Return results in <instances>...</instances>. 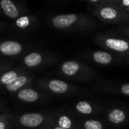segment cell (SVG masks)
Here are the masks:
<instances>
[{"mask_svg": "<svg viewBox=\"0 0 129 129\" xmlns=\"http://www.w3.org/2000/svg\"><path fill=\"white\" fill-rule=\"evenodd\" d=\"M50 27L64 32H87L96 29L97 23L93 18L81 14L56 15L48 20Z\"/></svg>", "mask_w": 129, "mask_h": 129, "instance_id": "obj_1", "label": "cell"}, {"mask_svg": "<svg viewBox=\"0 0 129 129\" xmlns=\"http://www.w3.org/2000/svg\"><path fill=\"white\" fill-rule=\"evenodd\" d=\"M56 74L58 77L74 82H85L92 80L96 71L87 64L78 60H67L59 64Z\"/></svg>", "mask_w": 129, "mask_h": 129, "instance_id": "obj_2", "label": "cell"}, {"mask_svg": "<svg viewBox=\"0 0 129 129\" xmlns=\"http://www.w3.org/2000/svg\"><path fill=\"white\" fill-rule=\"evenodd\" d=\"M96 45L120 58H125L129 55V39L110 33H100L93 37Z\"/></svg>", "mask_w": 129, "mask_h": 129, "instance_id": "obj_3", "label": "cell"}, {"mask_svg": "<svg viewBox=\"0 0 129 129\" xmlns=\"http://www.w3.org/2000/svg\"><path fill=\"white\" fill-rule=\"evenodd\" d=\"M59 60L60 57L52 52L34 50L28 52L21 57L18 66L27 71L41 69L55 64Z\"/></svg>", "mask_w": 129, "mask_h": 129, "instance_id": "obj_4", "label": "cell"}, {"mask_svg": "<svg viewBox=\"0 0 129 129\" xmlns=\"http://www.w3.org/2000/svg\"><path fill=\"white\" fill-rule=\"evenodd\" d=\"M53 118V112H34L15 115L14 127L17 129H43Z\"/></svg>", "mask_w": 129, "mask_h": 129, "instance_id": "obj_5", "label": "cell"}, {"mask_svg": "<svg viewBox=\"0 0 129 129\" xmlns=\"http://www.w3.org/2000/svg\"><path fill=\"white\" fill-rule=\"evenodd\" d=\"M36 87L58 96H72L80 93L82 90L77 85L60 79H38L35 81Z\"/></svg>", "mask_w": 129, "mask_h": 129, "instance_id": "obj_6", "label": "cell"}, {"mask_svg": "<svg viewBox=\"0 0 129 129\" xmlns=\"http://www.w3.org/2000/svg\"><path fill=\"white\" fill-rule=\"evenodd\" d=\"M93 14L100 21L107 24H120L129 21L127 12L115 4L98 5L93 10Z\"/></svg>", "mask_w": 129, "mask_h": 129, "instance_id": "obj_7", "label": "cell"}, {"mask_svg": "<svg viewBox=\"0 0 129 129\" xmlns=\"http://www.w3.org/2000/svg\"><path fill=\"white\" fill-rule=\"evenodd\" d=\"M30 51V46L26 43L14 40H0V57L18 58Z\"/></svg>", "mask_w": 129, "mask_h": 129, "instance_id": "obj_8", "label": "cell"}, {"mask_svg": "<svg viewBox=\"0 0 129 129\" xmlns=\"http://www.w3.org/2000/svg\"><path fill=\"white\" fill-rule=\"evenodd\" d=\"M81 56L91 63L99 64L101 66H111L121 63V58L106 50H96L84 52Z\"/></svg>", "mask_w": 129, "mask_h": 129, "instance_id": "obj_9", "label": "cell"}, {"mask_svg": "<svg viewBox=\"0 0 129 129\" xmlns=\"http://www.w3.org/2000/svg\"><path fill=\"white\" fill-rule=\"evenodd\" d=\"M12 96L18 101L28 104L43 103L49 97V93L38 88H34L31 86L21 89Z\"/></svg>", "mask_w": 129, "mask_h": 129, "instance_id": "obj_10", "label": "cell"}, {"mask_svg": "<svg viewBox=\"0 0 129 129\" xmlns=\"http://www.w3.org/2000/svg\"><path fill=\"white\" fill-rule=\"evenodd\" d=\"M28 14V10L18 0H0V15L15 20L18 18Z\"/></svg>", "mask_w": 129, "mask_h": 129, "instance_id": "obj_11", "label": "cell"}, {"mask_svg": "<svg viewBox=\"0 0 129 129\" xmlns=\"http://www.w3.org/2000/svg\"><path fill=\"white\" fill-rule=\"evenodd\" d=\"M34 81V75L30 72V71H27L21 75H20L18 78H16L13 82L6 86L2 90L6 91L12 95H14L18 91L21 89L31 86Z\"/></svg>", "mask_w": 129, "mask_h": 129, "instance_id": "obj_12", "label": "cell"}, {"mask_svg": "<svg viewBox=\"0 0 129 129\" xmlns=\"http://www.w3.org/2000/svg\"><path fill=\"white\" fill-rule=\"evenodd\" d=\"M37 23L36 18L30 14L24 15L15 20H13L11 24V27L17 32H27L31 30Z\"/></svg>", "mask_w": 129, "mask_h": 129, "instance_id": "obj_13", "label": "cell"}, {"mask_svg": "<svg viewBox=\"0 0 129 129\" xmlns=\"http://www.w3.org/2000/svg\"><path fill=\"white\" fill-rule=\"evenodd\" d=\"M106 118L109 123L113 126H121L125 124L128 119V111L123 108H113L108 111Z\"/></svg>", "mask_w": 129, "mask_h": 129, "instance_id": "obj_14", "label": "cell"}, {"mask_svg": "<svg viewBox=\"0 0 129 129\" xmlns=\"http://www.w3.org/2000/svg\"><path fill=\"white\" fill-rule=\"evenodd\" d=\"M74 109L78 115L90 116L100 113L102 111V107L98 104L87 100H81L75 104Z\"/></svg>", "mask_w": 129, "mask_h": 129, "instance_id": "obj_15", "label": "cell"}, {"mask_svg": "<svg viewBox=\"0 0 129 129\" xmlns=\"http://www.w3.org/2000/svg\"><path fill=\"white\" fill-rule=\"evenodd\" d=\"M96 90L103 93H113L129 96V83L124 84H103L96 86Z\"/></svg>", "mask_w": 129, "mask_h": 129, "instance_id": "obj_16", "label": "cell"}, {"mask_svg": "<svg viewBox=\"0 0 129 129\" xmlns=\"http://www.w3.org/2000/svg\"><path fill=\"white\" fill-rule=\"evenodd\" d=\"M55 121L58 125L66 129H80V124L76 121L74 116H72L70 114L57 112H53Z\"/></svg>", "mask_w": 129, "mask_h": 129, "instance_id": "obj_17", "label": "cell"}, {"mask_svg": "<svg viewBox=\"0 0 129 129\" xmlns=\"http://www.w3.org/2000/svg\"><path fill=\"white\" fill-rule=\"evenodd\" d=\"M27 70L24 69L20 66H18L15 68H12L2 75H0V90H3L6 86L9 85L12 82H13L16 78H18L20 75L26 72Z\"/></svg>", "mask_w": 129, "mask_h": 129, "instance_id": "obj_18", "label": "cell"}, {"mask_svg": "<svg viewBox=\"0 0 129 129\" xmlns=\"http://www.w3.org/2000/svg\"><path fill=\"white\" fill-rule=\"evenodd\" d=\"M15 115L6 111L0 115V129H12L14 127Z\"/></svg>", "mask_w": 129, "mask_h": 129, "instance_id": "obj_19", "label": "cell"}, {"mask_svg": "<svg viewBox=\"0 0 129 129\" xmlns=\"http://www.w3.org/2000/svg\"><path fill=\"white\" fill-rule=\"evenodd\" d=\"M83 129H106L103 123L100 120L87 119L82 123Z\"/></svg>", "mask_w": 129, "mask_h": 129, "instance_id": "obj_20", "label": "cell"}, {"mask_svg": "<svg viewBox=\"0 0 129 129\" xmlns=\"http://www.w3.org/2000/svg\"><path fill=\"white\" fill-rule=\"evenodd\" d=\"M14 66V62L8 59L0 58V75H2L6 71L10 69Z\"/></svg>", "mask_w": 129, "mask_h": 129, "instance_id": "obj_21", "label": "cell"}, {"mask_svg": "<svg viewBox=\"0 0 129 129\" xmlns=\"http://www.w3.org/2000/svg\"><path fill=\"white\" fill-rule=\"evenodd\" d=\"M43 129H66V128H63V127H60L59 125L57 124V123L55 121L54 113H53V118H52V120L46 126H45Z\"/></svg>", "mask_w": 129, "mask_h": 129, "instance_id": "obj_22", "label": "cell"}, {"mask_svg": "<svg viewBox=\"0 0 129 129\" xmlns=\"http://www.w3.org/2000/svg\"><path fill=\"white\" fill-rule=\"evenodd\" d=\"M119 6L121 7L126 12H127L129 9V0H121Z\"/></svg>", "mask_w": 129, "mask_h": 129, "instance_id": "obj_23", "label": "cell"}, {"mask_svg": "<svg viewBox=\"0 0 129 129\" xmlns=\"http://www.w3.org/2000/svg\"><path fill=\"white\" fill-rule=\"evenodd\" d=\"M8 110H6V105L5 103L2 101V100L0 99V115H1L2 113L6 112Z\"/></svg>", "mask_w": 129, "mask_h": 129, "instance_id": "obj_24", "label": "cell"}, {"mask_svg": "<svg viewBox=\"0 0 129 129\" xmlns=\"http://www.w3.org/2000/svg\"><path fill=\"white\" fill-rule=\"evenodd\" d=\"M6 29H7V24L3 21H0V33L3 32Z\"/></svg>", "mask_w": 129, "mask_h": 129, "instance_id": "obj_25", "label": "cell"}, {"mask_svg": "<svg viewBox=\"0 0 129 129\" xmlns=\"http://www.w3.org/2000/svg\"><path fill=\"white\" fill-rule=\"evenodd\" d=\"M88 1H89L90 3H94V4H96V6L106 3V0H88Z\"/></svg>", "mask_w": 129, "mask_h": 129, "instance_id": "obj_26", "label": "cell"}, {"mask_svg": "<svg viewBox=\"0 0 129 129\" xmlns=\"http://www.w3.org/2000/svg\"><path fill=\"white\" fill-rule=\"evenodd\" d=\"M120 30L127 37H129V27H123L120 28Z\"/></svg>", "mask_w": 129, "mask_h": 129, "instance_id": "obj_27", "label": "cell"}, {"mask_svg": "<svg viewBox=\"0 0 129 129\" xmlns=\"http://www.w3.org/2000/svg\"><path fill=\"white\" fill-rule=\"evenodd\" d=\"M106 3H111V4H115L119 6L121 0H106Z\"/></svg>", "mask_w": 129, "mask_h": 129, "instance_id": "obj_28", "label": "cell"}, {"mask_svg": "<svg viewBox=\"0 0 129 129\" xmlns=\"http://www.w3.org/2000/svg\"><path fill=\"white\" fill-rule=\"evenodd\" d=\"M123 61H126L127 63L129 64V55H128L127 56H126L125 58H123Z\"/></svg>", "mask_w": 129, "mask_h": 129, "instance_id": "obj_29", "label": "cell"}, {"mask_svg": "<svg viewBox=\"0 0 129 129\" xmlns=\"http://www.w3.org/2000/svg\"><path fill=\"white\" fill-rule=\"evenodd\" d=\"M129 12V9H128V11H127V12Z\"/></svg>", "mask_w": 129, "mask_h": 129, "instance_id": "obj_30", "label": "cell"}, {"mask_svg": "<svg viewBox=\"0 0 129 129\" xmlns=\"http://www.w3.org/2000/svg\"><path fill=\"white\" fill-rule=\"evenodd\" d=\"M127 13H128V15H129V12H127Z\"/></svg>", "mask_w": 129, "mask_h": 129, "instance_id": "obj_31", "label": "cell"}]
</instances>
